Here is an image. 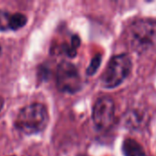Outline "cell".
<instances>
[{
    "mask_svg": "<svg viewBox=\"0 0 156 156\" xmlns=\"http://www.w3.org/2000/svg\"><path fill=\"white\" fill-rule=\"evenodd\" d=\"M57 86L66 93H75L81 89L82 83L77 68L70 62H61L57 69Z\"/></svg>",
    "mask_w": 156,
    "mask_h": 156,
    "instance_id": "obj_4",
    "label": "cell"
},
{
    "mask_svg": "<svg viewBox=\"0 0 156 156\" xmlns=\"http://www.w3.org/2000/svg\"><path fill=\"white\" fill-rule=\"evenodd\" d=\"M115 106L110 97H101L95 102L92 111V119L96 128L100 131L109 129L113 123Z\"/></svg>",
    "mask_w": 156,
    "mask_h": 156,
    "instance_id": "obj_5",
    "label": "cell"
},
{
    "mask_svg": "<svg viewBox=\"0 0 156 156\" xmlns=\"http://www.w3.org/2000/svg\"><path fill=\"white\" fill-rule=\"evenodd\" d=\"M3 106H4V100H3V98L0 96V111H1V109L3 108Z\"/></svg>",
    "mask_w": 156,
    "mask_h": 156,
    "instance_id": "obj_9",
    "label": "cell"
},
{
    "mask_svg": "<svg viewBox=\"0 0 156 156\" xmlns=\"http://www.w3.org/2000/svg\"><path fill=\"white\" fill-rule=\"evenodd\" d=\"M0 51H1V47H0Z\"/></svg>",
    "mask_w": 156,
    "mask_h": 156,
    "instance_id": "obj_11",
    "label": "cell"
},
{
    "mask_svg": "<svg viewBox=\"0 0 156 156\" xmlns=\"http://www.w3.org/2000/svg\"><path fill=\"white\" fill-rule=\"evenodd\" d=\"M129 43L133 49L144 51L154 44L156 40V20L140 19L129 28Z\"/></svg>",
    "mask_w": 156,
    "mask_h": 156,
    "instance_id": "obj_2",
    "label": "cell"
},
{
    "mask_svg": "<svg viewBox=\"0 0 156 156\" xmlns=\"http://www.w3.org/2000/svg\"><path fill=\"white\" fill-rule=\"evenodd\" d=\"M27 18L24 14L15 13V14L11 15V16H10L9 29L17 30V29L23 27L27 24Z\"/></svg>",
    "mask_w": 156,
    "mask_h": 156,
    "instance_id": "obj_7",
    "label": "cell"
},
{
    "mask_svg": "<svg viewBox=\"0 0 156 156\" xmlns=\"http://www.w3.org/2000/svg\"><path fill=\"white\" fill-rule=\"evenodd\" d=\"M10 156H20V155H10Z\"/></svg>",
    "mask_w": 156,
    "mask_h": 156,
    "instance_id": "obj_10",
    "label": "cell"
},
{
    "mask_svg": "<svg viewBox=\"0 0 156 156\" xmlns=\"http://www.w3.org/2000/svg\"><path fill=\"white\" fill-rule=\"evenodd\" d=\"M122 152L124 156H146L141 144L130 138L124 141L122 144Z\"/></svg>",
    "mask_w": 156,
    "mask_h": 156,
    "instance_id": "obj_6",
    "label": "cell"
},
{
    "mask_svg": "<svg viewBox=\"0 0 156 156\" xmlns=\"http://www.w3.org/2000/svg\"><path fill=\"white\" fill-rule=\"evenodd\" d=\"M10 16L11 15L8 12L0 10V30L9 29Z\"/></svg>",
    "mask_w": 156,
    "mask_h": 156,
    "instance_id": "obj_8",
    "label": "cell"
},
{
    "mask_svg": "<svg viewBox=\"0 0 156 156\" xmlns=\"http://www.w3.org/2000/svg\"><path fill=\"white\" fill-rule=\"evenodd\" d=\"M48 121L46 106L41 103H32L21 109L15 121V125L18 131L26 134H35L45 130Z\"/></svg>",
    "mask_w": 156,
    "mask_h": 156,
    "instance_id": "obj_1",
    "label": "cell"
},
{
    "mask_svg": "<svg viewBox=\"0 0 156 156\" xmlns=\"http://www.w3.org/2000/svg\"><path fill=\"white\" fill-rule=\"evenodd\" d=\"M131 70L132 61L126 54L113 56L101 76V85L107 89L116 88L128 77Z\"/></svg>",
    "mask_w": 156,
    "mask_h": 156,
    "instance_id": "obj_3",
    "label": "cell"
}]
</instances>
